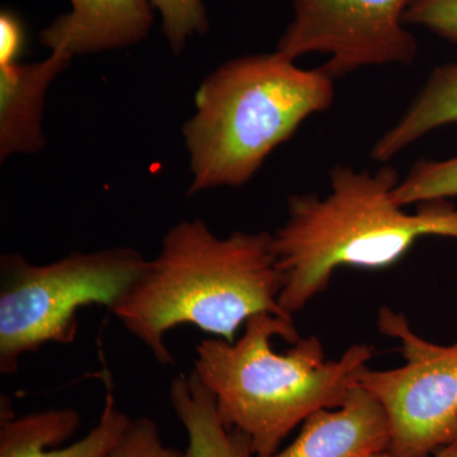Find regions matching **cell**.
<instances>
[{"mask_svg":"<svg viewBox=\"0 0 457 457\" xmlns=\"http://www.w3.org/2000/svg\"><path fill=\"white\" fill-rule=\"evenodd\" d=\"M389 441L383 405L359 385L342 407L312 414L288 446L257 457H366L387 451Z\"/></svg>","mask_w":457,"mask_h":457,"instance_id":"cell-10","label":"cell"},{"mask_svg":"<svg viewBox=\"0 0 457 457\" xmlns=\"http://www.w3.org/2000/svg\"><path fill=\"white\" fill-rule=\"evenodd\" d=\"M372 359L371 345H353L328 361L320 339L302 338L294 318L263 312L246 320L237 341L198 343L192 371L212 394L224 425L263 456L281 449L315 411L342 407Z\"/></svg>","mask_w":457,"mask_h":457,"instance_id":"cell-2","label":"cell"},{"mask_svg":"<svg viewBox=\"0 0 457 457\" xmlns=\"http://www.w3.org/2000/svg\"><path fill=\"white\" fill-rule=\"evenodd\" d=\"M107 457H189L187 451L167 446L161 429L149 417L132 420Z\"/></svg>","mask_w":457,"mask_h":457,"instance_id":"cell-16","label":"cell"},{"mask_svg":"<svg viewBox=\"0 0 457 457\" xmlns=\"http://www.w3.org/2000/svg\"><path fill=\"white\" fill-rule=\"evenodd\" d=\"M65 65L47 57L36 64H0V154L36 153L44 145L41 116L49 86Z\"/></svg>","mask_w":457,"mask_h":457,"instance_id":"cell-11","label":"cell"},{"mask_svg":"<svg viewBox=\"0 0 457 457\" xmlns=\"http://www.w3.org/2000/svg\"><path fill=\"white\" fill-rule=\"evenodd\" d=\"M366 457H389V455H387L386 451H385V453H372V455ZM431 457H457V444L451 445V446L446 447V449L438 451L437 453H435V455Z\"/></svg>","mask_w":457,"mask_h":457,"instance_id":"cell-19","label":"cell"},{"mask_svg":"<svg viewBox=\"0 0 457 457\" xmlns=\"http://www.w3.org/2000/svg\"><path fill=\"white\" fill-rule=\"evenodd\" d=\"M457 197V156L446 161L417 162L393 191L399 206Z\"/></svg>","mask_w":457,"mask_h":457,"instance_id":"cell-14","label":"cell"},{"mask_svg":"<svg viewBox=\"0 0 457 457\" xmlns=\"http://www.w3.org/2000/svg\"><path fill=\"white\" fill-rule=\"evenodd\" d=\"M381 335L395 339L404 365L366 369L359 385L386 413L389 457H431L457 444V338L451 345L427 341L402 312L383 306Z\"/></svg>","mask_w":457,"mask_h":457,"instance_id":"cell-6","label":"cell"},{"mask_svg":"<svg viewBox=\"0 0 457 457\" xmlns=\"http://www.w3.org/2000/svg\"><path fill=\"white\" fill-rule=\"evenodd\" d=\"M71 11L41 33L50 56L69 65L75 55L125 49L146 37L153 25L150 0H69Z\"/></svg>","mask_w":457,"mask_h":457,"instance_id":"cell-9","label":"cell"},{"mask_svg":"<svg viewBox=\"0 0 457 457\" xmlns=\"http://www.w3.org/2000/svg\"><path fill=\"white\" fill-rule=\"evenodd\" d=\"M106 395L97 425L80 440L60 447L79 429L82 418L74 408L47 409L16 417L2 402L0 457H107L131 423L117 407L111 375L104 370Z\"/></svg>","mask_w":457,"mask_h":457,"instance_id":"cell-8","label":"cell"},{"mask_svg":"<svg viewBox=\"0 0 457 457\" xmlns=\"http://www.w3.org/2000/svg\"><path fill=\"white\" fill-rule=\"evenodd\" d=\"M281 291L273 234L236 231L219 237L197 219L170 228L159 254L111 312L161 365L170 366L164 336L173 328L194 326L234 342L254 315L293 318L279 305Z\"/></svg>","mask_w":457,"mask_h":457,"instance_id":"cell-1","label":"cell"},{"mask_svg":"<svg viewBox=\"0 0 457 457\" xmlns=\"http://www.w3.org/2000/svg\"><path fill=\"white\" fill-rule=\"evenodd\" d=\"M398 171L371 173L337 165L326 196L295 195L287 219L273 234L282 273L279 305L287 314L303 311L324 293L342 267L381 270L393 266L426 237L457 239V207L446 200L404 212L393 198Z\"/></svg>","mask_w":457,"mask_h":457,"instance_id":"cell-3","label":"cell"},{"mask_svg":"<svg viewBox=\"0 0 457 457\" xmlns=\"http://www.w3.org/2000/svg\"><path fill=\"white\" fill-rule=\"evenodd\" d=\"M411 0H293L294 20L276 51L288 59L329 56L321 66L341 78L368 66L411 65L416 38L405 29Z\"/></svg>","mask_w":457,"mask_h":457,"instance_id":"cell-7","label":"cell"},{"mask_svg":"<svg viewBox=\"0 0 457 457\" xmlns=\"http://www.w3.org/2000/svg\"><path fill=\"white\" fill-rule=\"evenodd\" d=\"M170 400L187 433L189 457H257L242 432L224 425L212 394L194 371L171 381Z\"/></svg>","mask_w":457,"mask_h":457,"instance_id":"cell-12","label":"cell"},{"mask_svg":"<svg viewBox=\"0 0 457 457\" xmlns=\"http://www.w3.org/2000/svg\"><path fill=\"white\" fill-rule=\"evenodd\" d=\"M457 123V64L438 66L404 116L372 147L375 161H390L420 137Z\"/></svg>","mask_w":457,"mask_h":457,"instance_id":"cell-13","label":"cell"},{"mask_svg":"<svg viewBox=\"0 0 457 457\" xmlns=\"http://www.w3.org/2000/svg\"><path fill=\"white\" fill-rule=\"evenodd\" d=\"M335 80L323 68H299L278 51L239 57L213 71L183 129L194 174L189 195L249 182L306 119L332 106Z\"/></svg>","mask_w":457,"mask_h":457,"instance_id":"cell-4","label":"cell"},{"mask_svg":"<svg viewBox=\"0 0 457 457\" xmlns=\"http://www.w3.org/2000/svg\"><path fill=\"white\" fill-rule=\"evenodd\" d=\"M159 12L165 40L179 54L189 38L209 29V18L203 0H150Z\"/></svg>","mask_w":457,"mask_h":457,"instance_id":"cell-15","label":"cell"},{"mask_svg":"<svg viewBox=\"0 0 457 457\" xmlns=\"http://www.w3.org/2000/svg\"><path fill=\"white\" fill-rule=\"evenodd\" d=\"M405 25L422 26L438 37L457 45V0H411Z\"/></svg>","mask_w":457,"mask_h":457,"instance_id":"cell-17","label":"cell"},{"mask_svg":"<svg viewBox=\"0 0 457 457\" xmlns=\"http://www.w3.org/2000/svg\"><path fill=\"white\" fill-rule=\"evenodd\" d=\"M147 261L128 246L71 253L49 264L21 254L0 258V372H17L21 357L47 343L77 338L78 312L90 305L112 312Z\"/></svg>","mask_w":457,"mask_h":457,"instance_id":"cell-5","label":"cell"},{"mask_svg":"<svg viewBox=\"0 0 457 457\" xmlns=\"http://www.w3.org/2000/svg\"><path fill=\"white\" fill-rule=\"evenodd\" d=\"M23 27L11 12L0 14V64L18 62L23 49Z\"/></svg>","mask_w":457,"mask_h":457,"instance_id":"cell-18","label":"cell"}]
</instances>
